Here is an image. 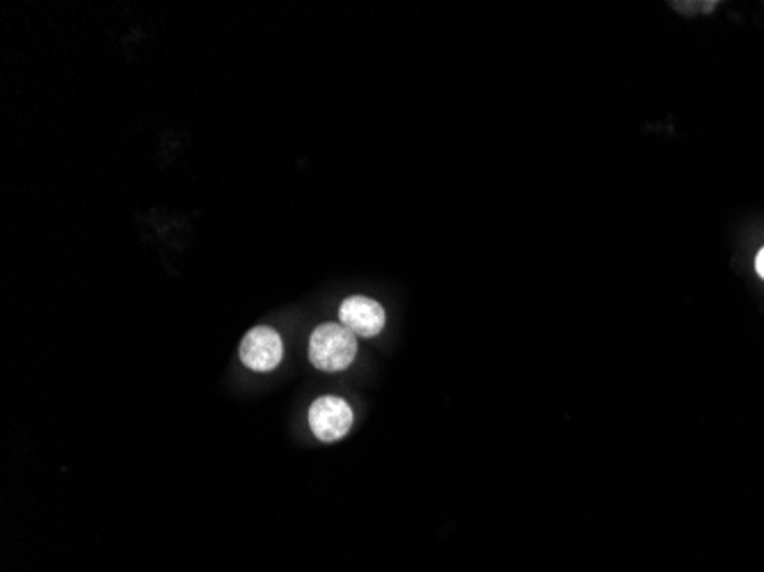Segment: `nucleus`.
Masks as SVG:
<instances>
[{
    "instance_id": "obj_1",
    "label": "nucleus",
    "mask_w": 764,
    "mask_h": 572,
    "mask_svg": "<svg viewBox=\"0 0 764 572\" xmlns=\"http://www.w3.org/2000/svg\"><path fill=\"white\" fill-rule=\"evenodd\" d=\"M357 355V337L342 323H323L310 337V363L325 371H344Z\"/></svg>"
},
{
    "instance_id": "obj_2",
    "label": "nucleus",
    "mask_w": 764,
    "mask_h": 572,
    "mask_svg": "<svg viewBox=\"0 0 764 572\" xmlns=\"http://www.w3.org/2000/svg\"><path fill=\"white\" fill-rule=\"evenodd\" d=\"M282 355H284L282 337L275 333L272 327H266V325L252 327L250 333L240 342L243 365L252 371H259V374H268L272 369H278L282 363Z\"/></svg>"
},
{
    "instance_id": "obj_3",
    "label": "nucleus",
    "mask_w": 764,
    "mask_h": 572,
    "mask_svg": "<svg viewBox=\"0 0 764 572\" xmlns=\"http://www.w3.org/2000/svg\"><path fill=\"white\" fill-rule=\"evenodd\" d=\"M353 427V410L340 397H321L310 408V429L323 442L342 440Z\"/></svg>"
},
{
    "instance_id": "obj_4",
    "label": "nucleus",
    "mask_w": 764,
    "mask_h": 572,
    "mask_svg": "<svg viewBox=\"0 0 764 572\" xmlns=\"http://www.w3.org/2000/svg\"><path fill=\"white\" fill-rule=\"evenodd\" d=\"M342 325L355 337L372 339L378 337L385 327V310L374 298L351 295L340 307Z\"/></svg>"
},
{
    "instance_id": "obj_5",
    "label": "nucleus",
    "mask_w": 764,
    "mask_h": 572,
    "mask_svg": "<svg viewBox=\"0 0 764 572\" xmlns=\"http://www.w3.org/2000/svg\"><path fill=\"white\" fill-rule=\"evenodd\" d=\"M755 270H757V276L764 280V248L757 252V259H755Z\"/></svg>"
}]
</instances>
